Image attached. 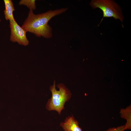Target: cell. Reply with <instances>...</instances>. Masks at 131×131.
<instances>
[{
  "mask_svg": "<svg viewBox=\"0 0 131 131\" xmlns=\"http://www.w3.org/2000/svg\"><path fill=\"white\" fill-rule=\"evenodd\" d=\"M125 129L124 125L118 126L116 127L110 128L104 131H123Z\"/></svg>",
  "mask_w": 131,
  "mask_h": 131,
  "instance_id": "9",
  "label": "cell"
},
{
  "mask_svg": "<svg viewBox=\"0 0 131 131\" xmlns=\"http://www.w3.org/2000/svg\"><path fill=\"white\" fill-rule=\"evenodd\" d=\"M59 89L57 90L56 88L55 82L51 86L49 89L52 93V96L49 99L46 105V109L49 111H56L60 115L64 109L65 103L70 99L72 93L62 83L57 85Z\"/></svg>",
  "mask_w": 131,
  "mask_h": 131,
  "instance_id": "2",
  "label": "cell"
},
{
  "mask_svg": "<svg viewBox=\"0 0 131 131\" xmlns=\"http://www.w3.org/2000/svg\"><path fill=\"white\" fill-rule=\"evenodd\" d=\"M35 0H21L19 2L20 5H24L26 6L30 10H35L36 6Z\"/></svg>",
  "mask_w": 131,
  "mask_h": 131,
  "instance_id": "8",
  "label": "cell"
},
{
  "mask_svg": "<svg viewBox=\"0 0 131 131\" xmlns=\"http://www.w3.org/2000/svg\"><path fill=\"white\" fill-rule=\"evenodd\" d=\"M60 125L64 131H82L78 122L73 115L66 117L64 122L60 123Z\"/></svg>",
  "mask_w": 131,
  "mask_h": 131,
  "instance_id": "5",
  "label": "cell"
},
{
  "mask_svg": "<svg viewBox=\"0 0 131 131\" xmlns=\"http://www.w3.org/2000/svg\"><path fill=\"white\" fill-rule=\"evenodd\" d=\"M120 113L121 118L126 119V122L124 125L125 130L131 129V106L130 105L125 108L121 109Z\"/></svg>",
  "mask_w": 131,
  "mask_h": 131,
  "instance_id": "7",
  "label": "cell"
},
{
  "mask_svg": "<svg viewBox=\"0 0 131 131\" xmlns=\"http://www.w3.org/2000/svg\"><path fill=\"white\" fill-rule=\"evenodd\" d=\"M5 9L4 10V15L6 19L15 21L13 13L15 11L14 4L11 0H4Z\"/></svg>",
  "mask_w": 131,
  "mask_h": 131,
  "instance_id": "6",
  "label": "cell"
},
{
  "mask_svg": "<svg viewBox=\"0 0 131 131\" xmlns=\"http://www.w3.org/2000/svg\"><path fill=\"white\" fill-rule=\"evenodd\" d=\"M1 19H0V22H1Z\"/></svg>",
  "mask_w": 131,
  "mask_h": 131,
  "instance_id": "10",
  "label": "cell"
},
{
  "mask_svg": "<svg viewBox=\"0 0 131 131\" xmlns=\"http://www.w3.org/2000/svg\"><path fill=\"white\" fill-rule=\"evenodd\" d=\"M90 5L94 9L98 8L102 11L103 17L101 22L104 17H113L115 19H119L122 23L123 21L124 17L121 8L113 0H92Z\"/></svg>",
  "mask_w": 131,
  "mask_h": 131,
  "instance_id": "3",
  "label": "cell"
},
{
  "mask_svg": "<svg viewBox=\"0 0 131 131\" xmlns=\"http://www.w3.org/2000/svg\"><path fill=\"white\" fill-rule=\"evenodd\" d=\"M10 29V40L13 42H17L19 44L26 46L29 41L26 35L27 32L20 27L15 21L9 20Z\"/></svg>",
  "mask_w": 131,
  "mask_h": 131,
  "instance_id": "4",
  "label": "cell"
},
{
  "mask_svg": "<svg viewBox=\"0 0 131 131\" xmlns=\"http://www.w3.org/2000/svg\"><path fill=\"white\" fill-rule=\"evenodd\" d=\"M68 9L66 8L51 10L37 14H34L33 10H30L21 27L27 32L32 33L37 37L50 38L53 36L52 29L48 24L49 21L55 16L64 13Z\"/></svg>",
  "mask_w": 131,
  "mask_h": 131,
  "instance_id": "1",
  "label": "cell"
}]
</instances>
